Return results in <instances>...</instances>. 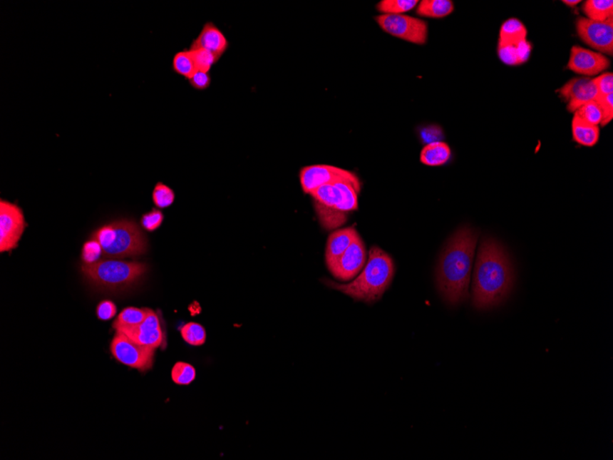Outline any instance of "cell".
I'll return each instance as SVG.
<instances>
[{
  "mask_svg": "<svg viewBox=\"0 0 613 460\" xmlns=\"http://www.w3.org/2000/svg\"><path fill=\"white\" fill-rule=\"evenodd\" d=\"M418 4L417 0H382L376 9L382 14L401 15L416 8Z\"/></svg>",
  "mask_w": 613,
  "mask_h": 460,
  "instance_id": "25",
  "label": "cell"
},
{
  "mask_svg": "<svg viewBox=\"0 0 613 460\" xmlns=\"http://www.w3.org/2000/svg\"><path fill=\"white\" fill-rule=\"evenodd\" d=\"M117 307L110 300H103L97 307L98 318L101 321H108L115 317Z\"/></svg>",
  "mask_w": 613,
  "mask_h": 460,
  "instance_id": "37",
  "label": "cell"
},
{
  "mask_svg": "<svg viewBox=\"0 0 613 460\" xmlns=\"http://www.w3.org/2000/svg\"><path fill=\"white\" fill-rule=\"evenodd\" d=\"M574 115L592 126H599L602 124V111L597 101H589L582 105L575 111Z\"/></svg>",
  "mask_w": 613,
  "mask_h": 460,
  "instance_id": "28",
  "label": "cell"
},
{
  "mask_svg": "<svg viewBox=\"0 0 613 460\" xmlns=\"http://www.w3.org/2000/svg\"><path fill=\"white\" fill-rule=\"evenodd\" d=\"M100 242L103 254L110 257H129L145 254L146 236L140 227L130 220H115L102 226L92 235Z\"/></svg>",
  "mask_w": 613,
  "mask_h": 460,
  "instance_id": "5",
  "label": "cell"
},
{
  "mask_svg": "<svg viewBox=\"0 0 613 460\" xmlns=\"http://www.w3.org/2000/svg\"><path fill=\"white\" fill-rule=\"evenodd\" d=\"M190 51L197 71L209 73L214 63H216L220 60L218 56L210 53V51L204 49H190Z\"/></svg>",
  "mask_w": 613,
  "mask_h": 460,
  "instance_id": "31",
  "label": "cell"
},
{
  "mask_svg": "<svg viewBox=\"0 0 613 460\" xmlns=\"http://www.w3.org/2000/svg\"><path fill=\"white\" fill-rule=\"evenodd\" d=\"M597 101L602 111V121L600 126L604 127L608 126L613 119V93L599 97L597 98Z\"/></svg>",
  "mask_w": 613,
  "mask_h": 460,
  "instance_id": "35",
  "label": "cell"
},
{
  "mask_svg": "<svg viewBox=\"0 0 613 460\" xmlns=\"http://www.w3.org/2000/svg\"><path fill=\"white\" fill-rule=\"evenodd\" d=\"M609 66L611 61L604 54L577 46L571 48L567 68L577 75L592 78L605 71Z\"/></svg>",
  "mask_w": 613,
  "mask_h": 460,
  "instance_id": "13",
  "label": "cell"
},
{
  "mask_svg": "<svg viewBox=\"0 0 613 460\" xmlns=\"http://www.w3.org/2000/svg\"><path fill=\"white\" fill-rule=\"evenodd\" d=\"M140 346L153 348L161 347L165 344V335L158 314L148 309L145 320L136 327H123L116 330Z\"/></svg>",
  "mask_w": 613,
  "mask_h": 460,
  "instance_id": "12",
  "label": "cell"
},
{
  "mask_svg": "<svg viewBox=\"0 0 613 460\" xmlns=\"http://www.w3.org/2000/svg\"><path fill=\"white\" fill-rule=\"evenodd\" d=\"M155 350L153 348L140 346L128 338L125 334L118 333L110 344V352L114 359L123 365L147 372L153 365Z\"/></svg>",
  "mask_w": 613,
  "mask_h": 460,
  "instance_id": "8",
  "label": "cell"
},
{
  "mask_svg": "<svg viewBox=\"0 0 613 460\" xmlns=\"http://www.w3.org/2000/svg\"><path fill=\"white\" fill-rule=\"evenodd\" d=\"M163 220H164V214L161 210L153 209L151 212L143 214L140 223L147 231L153 232L161 226Z\"/></svg>",
  "mask_w": 613,
  "mask_h": 460,
  "instance_id": "34",
  "label": "cell"
},
{
  "mask_svg": "<svg viewBox=\"0 0 613 460\" xmlns=\"http://www.w3.org/2000/svg\"><path fill=\"white\" fill-rule=\"evenodd\" d=\"M210 82H212V79H210L209 73L202 71H197L190 79V85L197 91H205L210 87Z\"/></svg>",
  "mask_w": 613,
  "mask_h": 460,
  "instance_id": "38",
  "label": "cell"
},
{
  "mask_svg": "<svg viewBox=\"0 0 613 460\" xmlns=\"http://www.w3.org/2000/svg\"><path fill=\"white\" fill-rule=\"evenodd\" d=\"M573 140L579 145L593 147L598 143L600 136L599 126H592L580 120L574 115L572 120Z\"/></svg>",
  "mask_w": 613,
  "mask_h": 460,
  "instance_id": "20",
  "label": "cell"
},
{
  "mask_svg": "<svg viewBox=\"0 0 613 460\" xmlns=\"http://www.w3.org/2000/svg\"><path fill=\"white\" fill-rule=\"evenodd\" d=\"M528 31L522 21L515 18L509 19L501 25L499 43L501 44H518L527 41Z\"/></svg>",
  "mask_w": 613,
  "mask_h": 460,
  "instance_id": "21",
  "label": "cell"
},
{
  "mask_svg": "<svg viewBox=\"0 0 613 460\" xmlns=\"http://www.w3.org/2000/svg\"><path fill=\"white\" fill-rule=\"evenodd\" d=\"M360 190V180H341L320 187L309 195L314 198L322 223L329 228L341 225L348 213L359 209Z\"/></svg>",
  "mask_w": 613,
  "mask_h": 460,
  "instance_id": "4",
  "label": "cell"
},
{
  "mask_svg": "<svg viewBox=\"0 0 613 460\" xmlns=\"http://www.w3.org/2000/svg\"><path fill=\"white\" fill-rule=\"evenodd\" d=\"M580 2V0H564L563 1L565 5L570 6V7H575V6L579 5Z\"/></svg>",
  "mask_w": 613,
  "mask_h": 460,
  "instance_id": "39",
  "label": "cell"
},
{
  "mask_svg": "<svg viewBox=\"0 0 613 460\" xmlns=\"http://www.w3.org/2000/svg\"><path fill=\"white\" fill-rule=\"evenodd\" d=\"M147 266L140 262L102 260L84 264L82 272L95 286L117 290L132 285L146 273Z\"/></svg>",
  "mask_w": 613,
  "mask_h": 460,
  "instance_id": "6",
  "label": "cell"
},
{
  "mask_svg": "<svg viewBox=\"0 0 613 460\" xmlns=\"http://www.w3.org/2000/svg\"><path fill=\"white\" fill-rule=\"evenodd\" d=\"M394 274L395 265L391 255L378 247H373L363 272L356 280L348 284L325 280V283L357 302L374 303L381 299L391 285Z\"/></svg>",
  "mask_w": 613,
  "mask_h": 460,
  "instance_id": "3",
  "label": "cell"
},
{
  "mask_svg": "<svg viewBox=\"0 0 613 460\" xmlns=\"http://www.w3.org/2000/svg\"><path fill=\"white\" fill-rule=\"evenodd\" d=\"M595 83L599 97L613 93V73L607 72L600 73L599 76L593 78Z\"/></svg>",
  "mask_w": 613,
  "mask_h": 460,
  "instance_id": "33",
  "label": "cell"
},
{
  "mask_svg": "<svg viewBox=\"0 0 613 460\" xmlns=\"http://www.w3.org/2000/svg\"><path fill=\"white\" fill-rule=\"evenodd\" d=\"M103 249L100 242L92 240L86 242L82 250V260L85 264H93L100 260Z\"/></svg>",
  "mask_w": 613,
  "mask_h": 460,
  "instance_id": "32",
  "label": "cell"
},
{
  "mask_svg": "<svg viewBox=\"0 0 613 460\" xmlns=\"http://www.w3.org/2000/svg\"><path fill=\"white\" fill-rule=\"evenodd\" d=\"M514 284V270L503 245L493 238H485L478 249L475 263L472 303L475 308L488 310L501 305Z\"/></svg>",
  "mask_w": 613,
  "mask_h": 460,
  "instance_id": "1",
  "label": "cell"
},
{
  "mask_svg": "<svg viewBox=\"0 0 613 460\" xmlns=\"http://www.w3.org/2000/svg\"><path fill=\"white\" fill-rule=\"evenodd\" d=\"M27 227L24 212L17 204L0 201V252H11L18 247Z\"/></svg>",
  "mask_w": 613,
  "mask_h": 460,
  "instance_id": "9",
  "label": "cell"
},
{
  "mask_svg": "<svg viewBox=\"0 0 613 460\" xmlns=\"http://www.w3.org/2000/svg\"><path fill=\"white\" fill-rule=\"evenodd\" d=\"M299 180L303 191L306 194H311L325 185L341 180H359V178L353 172L346 169L329 165H314L300 170Z\"/></svg>",
  "mask_w": 613,
  "mask_h": 460,
  "instance_id": "11",
  "label": "cell"
},
{
  "mask_svg": "<svg viewBox=\"0 0 613 460\" xmlns=\"http://www.w3.org/2000/svg\"><path fill=\"white\" fill-rule=\"evenodd\" d=\"M577 33L583 43L602 54H613V19L606 21H593L579 18L576 22Z\"/></svg>",
  "mask_w": 613,
  "mask_h": 460,
  "instance_id": "10",
  "label": "cell"
},
{
  "mask_svg": "<svg viewBox=\"0 0 613 460\" xmlns=\"http://www.w3.org/2000/svg\"><path fill=\"white\" fill-rule=\"evenodd\" d=\"M172 380L177 385L191 384L196 379V369L186 362H177L172 369Z\"/></svg>",
  "mask_w": 613,
  "mask_h": 460,
  "instance_id": "29",
  "label": "cell"
},
{
  "mask_svg": "<svg viewBox=\"0 0 613 460\" xmlns=\"http://www.w3.org/2000/svg\"><path fill=\"white\" fill-rule=\"evenodd\" d=\"M152 197L153 203H155L156 207H158L159 209H165V208L171 206L172 204L174 203L175 199V195L173 190L167 186V185L162 183V182H158V183L155 185V188H153Z\"/></svg>",
  "mask_w": 613,
  "mask_h": 460,
  "instance_id": "30",
  "label": "cell"
},
{
  "mask_svg": "<svg viewBox=\"0 0 613 460\" xmlns=\"http://www.w3.org/2000/svg\"><path fill=\"white\" fill-rule=\"evenodd\" d=\"M455 9L451 0H423L418 4L416 14L420 17L442 19Z\"/></svg>",
  "mask_w": 613,
  "mask_h": 460,
  "instance_id": "22",
  "label": "cell"
},
{
  "mask_svg": "<svg viewBox=\"0 0 613 460\" xmlns=\"http://www.w3.org/2000/svg\"><path fill=\"white\" fill-rule=\"evenodd\" d=\"M359 236L356 230L353 227L334 232L327 242L326 254H325L327 267L331 266Z\"/></svg>",
  "mask_w": 613,
  "mask_h": 460,
  "instance_id": "17",
  "label": "cell"
},
{
  "mask_svg": "<svg viewBox=\"0 0 613 460\" xmlns=\"http://www.w3.org/2000/svg\"><path fill=\"white\" fill-rule=\"evenodd\" d=\"M532 52V44L528 41L518 44H498V54L500 59L508 66H519L529 60Z\"/></svg>",
  "mask_w": 613,
  "mask_h": 460,
  "instance_id": "18",
  "label": "cell"
},
{
  "mask_svg": "<svg viewBox=\"0 0 613 460\" xmlns=\"http://www.w3.org/2000/svg\"><path fill=\"white\" fill-rule=\"evenodd\" d=\"M452 158V151L446 143H429L421 152L420 160L428 167H441L447 164Z\"/></svg>",
  "mask_w": 613,
  "mask_h": 460,
  "instance_id": "19",
  "label": "cell"
},
{
  "mask_svg": "<svg viewBox=\"0 0 613 460\" xmlns=\"http://www.w3.org/2000/svg\"><path fill=\"white\" fill-rule=\"evenodd\" d=\"M420 137L423 143L442 142L443 133L442 128L436 126H430L423 128L420 131Z\"/></svg>",
  "mask_w": 613,
  "mask_h": 460,
  "instance_id": "36",
  "label": "cell"
},
{
  "mask_svg": "<svg viewBox=\"0 0 613 460\" xmlns=\"http://www.w3.org/2000/svg\"><path fill=\"white\" fill-rule=\"evenodd\" d=\"M379 27L392 36L414 44H426L428 39V24L411 16L381 14L376 17Z\"/></svg>",
  "mask_w": 613,
  "mask_h": 460,
  "instance_id": "7",
  "label": "cell"
},
{
  "mask_svg": "<svg viewBox=\"0 0 613 460\" xmlns=\"http://www.w3.org/2000/svg\"><path fill=\"white\" fill-rule=\"evenodd\" d=\"M173 69L175 73L187 78L188 81L192 78L197 69L190 50L181 51L175 53L173 59Z\"/></svg>",
  "mask_w": 613,
  "mask_h": 460,
  "instance_id": "26",
  "label": "cell"
},
{
  "mask_svg": "<svg viewBox=\"0 0 613 460\" xmlns=\"http://www.w3.org/2000/svg\"><path fill=\"white\" fill-rule=\"evenodd\" d=\"M478 232L463 226L447 242L436 267V286L445 302L456 306L468 296Z\"/></svg>",
  "mask_w": 613,
  "mask_h": 460,
  "instance_id": "2",
  "label": "cell"
},
{
  "mask_svg": "<svg viewBox=\"0 0 613 460\" xmlns=\"http://www.w3.org/2000/svg\"><path fill=\"white\" fill-rule=\"evenodd\" d=\"M366 262L365 244L359 236L347 250L328 268L336 279L348 281L354 279L362 270Z\"/></svg>",
  "mask_w": 613,
  "mask_h": 460,
  "instance_id": "14",
  "label": "cell"
},
{
  "mask_svg": "<svg viewBox=\"0 0 613 460\" xmlns=\"http://www.w3.org/2000/svg\"><path fill=\"white\" fill-rule=\"evenodd\" d=\"M182 338L186 343L194 347H200L205 344L207 334L205 328L196 322H188L181 328Z\"/></svg>",
  "mask_w": 613,
  "mask_h": 460,
  "instance_id": "27",
  "label": "cell"
},
{
  "mask_svg": "<svg viewBox=\"0 0 613 460\" xmlns=\"http://www.w3.org/2000/svg\"><path fill=\"white\" fill-rule=\"evenodd\" d=\"M229 43L225 34L212 22H207L199 36L193 41L190 50L204 49L210 51L219 58L228 49Z\"/></svg>",
  "mask_w": 613,
  "mask_h": 460,
  "instance_id": "16",
  "label": "cell"
},
{
  "mask_svg": "<svg viewBox=\"0 0 613 460\" xmlns=\"http://www.w3.org/2000/svg\"><path fill=\"white\" fill-rule=\"evenodd\" d=\"M558 92L567 101V111L570 113H574L577 108L587 102L597 101L599 97L593 78H585V76L571 79Z\"/></svg>",
  "mask_w": 613,
  "mask_h": 460,
  "instance_id": "15",
  "label": "cell"
},
{
  "mask_svg": "<svg viewBox=\"0 0 613 460\" xmlns=\"http://www.w3.org/2000/svg\"><path fill=\"white\" fill-rule=\"evenodd\" d=\"M582 11L587 19L593 21H606L613 19L612 0H587L584 2Z\"/></svg>",
  "mask_w": 613,
  "mask_h": 460,
  "instance_id": "23",
  "label": "cell"
},
{
  "mask_svg": "<svg viewBox=\"0 0 613 460\" xmlns=\"http://www.w3.org/2000/svg\"><path fill=\"white\" fill-rule=\"evenodd\" d=\"M148 309H139L135 307H127L123 310L116 320L113 322L115 330L123 327H136L145 320Z\"/></svg>",
  "mask_w": 613,
  "mask_h": 460,
  "instance_id": "24",
  "label": "cell"
}]
</instances>
